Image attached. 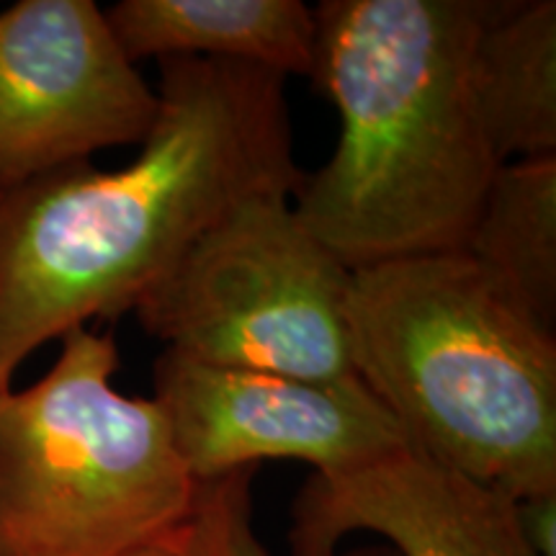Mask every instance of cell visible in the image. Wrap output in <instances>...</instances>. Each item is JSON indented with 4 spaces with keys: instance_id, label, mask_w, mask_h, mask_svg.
Instances as JSON below:
<instances>
[{
    "instance_id": "cell-1",
    "label": "cell",
    "mask_w": 556,
    "mask_h": 556,
    "mask_svg": "<svg viewBox=\"0 0 556 556\" xmlns=\"http://www.w3.org/2000/svg\"><path fill=\"white\" fill-rule=\"evenodd\" d=\"M283 83L160 60L157 119L129 165L78 163L0 193V392L45 343L135 309L242 201L299 189Z\"/></svg>"
},
{
    "instance_id": "cell-2",
    "label": "cell",
    "mask_w": 556,
    "mask_h": 556,
    "mask_svg": "<svg viewBox=\"0 0 556 556\" xmlns=\"http://www.w3.org/2000/svg\"><path fill=\"white\" fill-rule=\"evenodd\" d=\"M484 0H325L309 78L340 135L296 217L348 268L458 253L500 163L471 99Z\"/></svg>"
},
{
    "instance_id": "cell-3",
    "label": "cell",
    "mask_w": 556,
    "mask_h": 556,
    "mask_svg": "<svg viewBox=\"0 0 556 556\" xmlns=\"http://www.w3.org/2000/svg\"><path fill=\"white\" fill-rule=\"evenodd\" d=\"M356 377L407 448L523 500L556 492V340L464 253L351 270Z\"/></svg>"
},
{
    "instance_id": "cell-4",
    "label": "cell",
    "mask_w": 556,
    "mask_h": 556,
    "mask_svg": "<svg viewBox=\"0 0 556 556\" xmlns=\"http://www.w3.org/2000/svg\"><path fill=\"white\" fill-rule=\"evenodd\" d=\"M111 332L75 328L0 392V556H127L189 518L199 482L155 400L114 387Z\"/></svg>"
},
{
    "instance_id": "cell-5",
    "label": "cell",
    "mask_w": 556,
    "mask_h": 556,
    "mask_svg": "<svg viewBox=\"0 0 556 556\" xmlns=\"http://www.w3.org/2000/svg\"><path fill=\"white\" fill-rule=\"evenodd\" d=\"M351 268L304 227L289 193H258L206 229L135 304L165 351L283 377H356Z\"/></svg>"
},
{
    "instance_id": "cell-6",
    "label": "cell",
    "mask_w": 556,
    "mask_h": 556,
    "mask_svg": "<svg viewBox=\"0 0 556 556\" xmlns=\"http://www.w3.org/2000/svg\"><path fill=\"white\" fill-rule=\"evenodd\" d=\"M157 109V88L93 0H18L0 11V193L142 144Z\"/></svg>"
},
{
    "instance_id": "cell-7",
    "label": "cell",
    "mask_w": 556,
    "mask_h": 556,
    "mask_svg": "<svg viewBox=\"0 0 556 556\" xmlns=\"http://www.w3.org/2000/svg\"><path fill=\"white\" fill-rule=\"evenodd\" d=\"M152 379V400L197 482L258 469L266 458L340 475L407 448L397 420L358 377L315 381L163 351Z\"/></svg>"
},
{
    "instance_id": "cell-8",
    "label": "cell",
    "mask_w": 556,
    "mask_h": 556,
    "mask_svg": "<svg viewBox=\"0 0 556 556\" xmlns=\"http://www.w3.org/2000/svg\"><path fill=\"white\" fill-rule=\"evenodd\" d=\"M361 531L379 533L397 556H533L516 500L413 448L312 475L299 492L294 556H338L340 541Z\"/></svg>"
},
{
    "instance_id": "cell-9",
    "label": "cell",
    "mask_w": 556,
    "mask_h": 556,
    "mask_svg": "<svg viewBox=\"0 0 556 556\" xmlns=\"http://www.w3.org/2000/svg\"><path fill=\"white\" fill-rule=\"evenodd\" d=\"M111 31L135 62L193 58L309 78L315 11L302 0H119Z\"/></svg>"
},
{
    "instance_id": "cell-10",
    "label": "cell",
    "mask_w": 556,
    "mask_h": 556,
    "mask_svg": "<svg viewBox=\"0 0 556 556\" xmlns=\"http://www.w3.org/2000/svg\"><path fill=\"white\" fill-rule=\"evenodd\" d=\"M469 80L500 165L556 155L554 0H484Z\"/></svg>"
},
{
    "instance_id": "cell-11",
    "label": "cell",
    "mask_w": 556,
    "mask_h": 556,
    "mask_svg": "<svg viewBox=\"0 0 556 556\" xmlns=\"http://www.w3.org/2000/svg\"><path fill=\"white\" fill-rule=\"evenodd\" d=\"M458 253L556 340V155L500 165Z\"/></svg>"
},
{
    "instance_id": "cell-12",
    "label": "cell",
    "mask_w": 556,
    "mask_h": 556,
    "mask_svg": "<svg viewBox=\"0 0 556 556\" xmlns=\"http://www.w3.org/2000/svg\"><path fill=\"white\" fill-rule=\"evenodd\" d=\"M258 469L199 482L189 518L176 528L186 556H270L253 531L250 484ZM348 556H397L389 548H366Z\"/></svg>"
},
{
    "instance_id": "cell-13",
    "label": "cell",
    "mask_w": 556,
    "mask_h": 556,
    "mask_svg": "<svg viewBox=\"0 0 556 556\" xmlns=\"http://www.w3.org/2000/svg\"><path fill=\"white\" fill-rule=\"evenodd\" d=\"M516 513L533 556H556V492L516 500Z\"/></svg>"
},
{
    "instance_id": "cell-14",
    "label": "cell",
    "mask_w": 556,
    "mask_h": 556,
    "mask_svg": "<svg viewBox=\"0 0 556 556\" xmlns=\"http://www.w3.org/2000/svg\"><path fill=\"white\" fill-rule=\"evenodd\" d=\"M127 556H186V552H184V546H180L176 528H173L170 533H165V536H160L155 541H150V544L135 548V552H129Z\"/></svg>"
}]
</instances>
